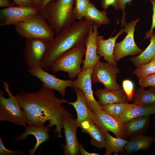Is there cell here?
<instances>
[{
    "label": "cell",
    "instance_id": "obj_1",
    "mask_svg": "<svg viewBox=\"0 0 155 155\" xmlns=\"http://www.w3.org/2000/svg\"><path fill=\"white\" fill-rule=\"evenodd\" d=\"M24 111L28 126H44L48 121L47 127L56 126L54 130L57 136L62 137V119L64 116L75 118L69 111L62 106L67 103L64 98L57 97L53 90L43 84L39 90L35 92L20 91L16 95Z\"/></svg>",
    "mask_w": 155,
    "mask_h": 155
},
{
    "label": "cell",
    "instance_id": "obj_2",
    "mask_svg": "<svg viewBox=\"0 0 155 155\" xmlns=\"http://www.w3.org/2000/svg\"><path fill=\"white\" fill-rule=\"evenodd\" d=\"M94 22L84 19L78 20L56 34L47 42L46 51L40 67L48 72L52 63L60 56L75 47L86 45L89 31Z\"/></svg>",
    "mask_w": 155,
    "mask_h": 155
},
{
    "label": "cell",
    "instance_id": "obj_3",
    "mask_svg": "<svg viewBox=\"0 0 155 155\" xmlns=\"http://www.w3.org/2000/svg\"><path fill=\"white\" fill-rule=\"evenodd\" d=\"M75 0H53L40 13L57 34L75 22L73 5Z\"/></svg>",
    "mask_w": 155,
    "mask_h": 155
},
{
    "label": "cell",
    "instance_id": "obj_4",
    "mask_svg": "<svg viewBox=\"0 0 155 155\" xmlns=\"http://www.w3.org/2000/svg\"><path fill=\"white\" fill-rule=\"evenodd\" d=\"M2 83L8 97H5L3 91L0 90V121H7L27 128L28 126L26 114L19 99L11 92L7 82L3 81Z\"/></svg>",
    "mask_w": 155,
    "mask_h": 155
},
{
    "label": "cell",
    "instance_id": "obj_5",
    "mask_svg": "<svg viewBox=\"0 0 155 155\" xmlns=\"http://www.w3.org/2000/svg\"><path fill=\"white\" fill-rule=\"evenodd\" d=\"M85 45L75 47L65 52L51 65L50 70L53 73L63 71L68 73L71 79L75 80L82 71L81 65L86 52Z\"/></svg>",
    "mask_w": 155,
    "mask_h": 155
},
{
    "label": "cell",
    "instance_id": "obj_6",
    "mask_svg": "<svg viewBox=\"0 0 155 155\" xmlns=\"http://www.w3.org/2000/svg\"><path fill=\"white\" fill-rule=\"evenodd\" d=\"M14 26L16 31L20 36L26 39H37L48 42L55 36L53 29L40 13Z\"/></svg>",
    "mask_w": 155,
    "mask_h": 155
},
{
    "label": "cell",
    "instance_id": "obj_7",
    "mask_svg": "<svg viewBox=\"0 0 155 155\" xmlns=\"http://www.w3.org/2000/svg\"><path fill=\"white\" fill-rule=\"evenodd\" d=\"M120 69L117 65L99 61L92 70L91 75L92 84L97 83L102 84L104 88L116 90L121 88L117 82V75Z\"/></svg>",
    "mask_w": 155,
    "mask_h": 155
},
{
    "label": "cell",
    "instance_id": "obj_8",
    "mask_svg": "<svg viewBox=\"0 0 155 155\" xmlns=\"http://www.w3.org/2000/svg\"><path fill=\"white\" fill-rule=\"evenodd\" d=\"M139 20L138 18L126 23L124 28L127 33L126 36L121 41L115 43L113 55L116 62L125 57L139 55L143 51L137 45L134 40L135 26Z\"/></svg>",
    "mask_w": 155,
    "mask_h": 155
},
{
    "label": "cell",
    "instance_id": "obj_9",
    "mask_svg": "<svg viewBox=\"0 0 155 155\" xmlns=\"http://www.w3.org/2000/svg\"><path fill=\"white\" fill-rule=\"evenodd\" d=\"M40 8L13 6L0 11V26L13 25L25 22L39 13Z\"/></svg>",
    "mask_w": 155,
    "mask_h": 155
},
{
    "label": "cell",
    "instance_id": "obj_10",
    "mask_svg": "<svg viewBox=\"0 0 155 155\" xmlns=\"http://www.w3.org/2000/svg\"><path fill=\"white\" fill-rule=\"evenodd\" d=\"M47 42L37 39H26L23 54L28 69L40 66L46 51Z\"/></svg>",
    "mask_w": 155,
    "mask_h": 155
},
{
    "label": "cell",
    "instance_id": "obj_11",
    "mask_svg": "<svg viewBox=\"0 0 155 155\" xmlns=\"http://www.w3.org/2000/svg\"><path fill=\"white\" fill-rule=\"evenodd\" d=\"M92 118L104 134L111 131L116 137L126 139L123 129L124 123L119 118L113 117L101 109L93 112Z\"/></svg>",
    "mask_w": 155,
    "mask_h": 155
},
{
    "label": "cell",
    "instance_id": "obj_12",
    "mask_svg": "<svg viewBox=\"0 0 155 155\" xmlns=\"http://www.w3.org/2000/svg\"><path fill=\"white\" fill-rule=\"evenodd\" d=\"M92 70L89 68L82 70L73 80V88H77L82 91L88 106L92 112H95L101 108L93 94L91 80Z\"/></svg>",
    "mask_w": 155,
    "mask_h": 155
},
{
    "label": "cell",
    "instance_id": "obj_13",
    "mask_svg": "<svg viewBox=\"0 0 155 155\" xmlns=\"http://www.w3.org/2000/svg\"><path fill=\"white\" fill-rule=\"evenodd\" d=\"M27 70L32 75L42 82L46 87L57 91L63 97H65L66 95L67 87L73 88V80L71 79L63 80L58 78L44 71L40 67L33 69H28Z\"/></svg>",
    "mask_w": 155,
    "mask_h": 155
},
{
    "label": "cell",
    "instance_id": "obj_14",
    "mask_svg": "<svg viewBox=\"0 0 155 155\" xmlns=\"http://www.w3.org/2000/svg\"><path fill=\"white\" fill-rule=\"evenodd\" d=\"M62 125L66 140L65 145H62L63 155H79V143L76 135L78 127L75 119L71 117L64 116L62 119Z\"/></svg>",
    "mask_w": 155,
    "mask_h": 155
},
{
    "label": "cell",
    "instance_id": "obj_15",
    "mask_svg": "<svg viewBox=\"0 0 155 155\" xmlns=\"http://www.w3.org/2000/svg\"><path fill=\"white\" fill-rule=\"evenodd\" d=\"M98 26L94 23L89 31L86 42L85 59L81 67L82 71L87 68L93 69L100 61V56L97 54V38L98 35Z\"/></svg>",
    "mask_w": 155,
    "mask_h": 155
},
{
    "label": "cell",
    "instance_id": "obj_16",
    "mask_svg": "<svg viewBox=\"0 0 155 155\" xmlns=\"http://www.w3.org/2000/svg\"><path fill=\"white\" fill-rule=\"evenodd\" d=\"M50 130V127L47 126L41 127L34 125L28 126L25 129L24 133L16 137L13 140L16 141H21L26 140L28 135H34L36 143L33 148L28 150L29 154L33 155L41 144L50 139L48 132Z\"/></svg>",
    "mask_w": 155,
    "mask_h": 155
},
{
    "label": "cell",
    "instance_id": "obj_17",
    "mask_svg": "<svg viewBox=\"0 0 155 155\" xmlns=\"http://www.w3.org/2000/svg\"><path fill=\"white\" fill-rule=\"evenodd\" d=\"M124 32L125 30L123 28L115 36L107 39H104V36L101 35H98L97 37V54L103 57V59L110 64L117 65V62L114 59V46L118 37Z\"/></svg>",
    "mask_w": 155,
    "mask_h": 155
},
{
    "label": "cell",
    "instance_id": "obj_18",
    "mask_svg": "<svg viewBox=\"0 0 155 155\" xmlns=\"http://www.w3.org/2000/svg\"><path fill=\"white\" fill-rule=\"evenodd\" d=\"M73 89L77 96V99L74 102L67 101V103L73 106L76 110L77 117L75 121L78 127H80L81 124L84 121L92 119L93 112L86 104L82 91L77 88Z\"/></svg>",
    "mask_w": 155,
    "mask_h": 155
},
{
    "label": "cell",
    "instance_id": "obj_19",
    "mask_svg": "<svg viewBox=\"0 0 155 155\" xmlns=\"http://www.w3.org/2000/svg\"><path fill=\"white\" fill-rule=\"evenodd\" d=\"M80 127L83 132L90 135L92 146L100 149L104 147L106 143L104 134L92 119L84 121L81 123Z\"/></svg>",
    "mask_w": 155,
    "mask_h": 155
},
{
    "label": "cell",
    "instance_id": "obj_20",
    "mask_svg": "<svg viewBox=\"0 0 155 155\" xmlns=\"http://www.w3.org/2000/svg\"><path fill=\"white\" fill-rule=\"evenodd\" d=\"M94 94L98 98L97 101L100 106L108 104L126 102L128 101L122 88L116 90L98 88Z\"/></svg>",
    "mask_w": 155,
    "mask_h": 155
},
{
    "label": "cell",
    "instance_id": "obj_21",
    "mask_svg": "<svg viewBox=\"0 0 155 155\" xmlns=\"http://www.w3.org/2000/svg\"><path fill=\"white\" fill-rule=\"evenodd\" d=\"M152 114L155 115V105L128 103L119 118L124 123L136 118Z\"/></svg>",
    "mask_w": 155,
    "mask_h": 155
},
{
    "label": "cell",
    "instance_id": "obj_22",
    "mask_svg": "<svg viewBox=\"0 0 155 155\" xmlns=\"http://www.w3.org/2000/svg\"><path fill=\"white\" fill-rule=\"evenodd\" d=\"M129 137L125 148V155L130 154L141 150H147L155 141V137L145 135L142 133Z\"/></svg>",
    "mask_w": 155,
    "mask_h": 155
},
{
    "label": "cell",
    "instance_id": "obj_23",
    "mask_svg": "<svg viewBox=\"0 0 155 155\" xmlns=\"http://www.w3.org/2000/svg\"><path fill=\"white\" fill-rule=\"evenodd\" d=\"M150 116L145 115L136 118L124 123L123 129L126 138L145 132L149 128Z\"/></svg>",
    "mask_w": 155,
    "mask_h": 155
},
{
    "label": "cell",
    "instance_id": "obj_24",
    "mask_svg": "<svg viewBox=\"0 0 155 155\" xmlns=\"http://www.w3.org/2000/svg\"><path fill=\"white\" fill-rule=\"evenodd\" d=\"M106 140L104 147L106 149L105 155H110L114 152V155L118 153L123 154L125 148L128 140L120 137H114L107 132L104 133Z\"/></svg>",
    "mask_w": 155,
    "mask_h": 155
},
{
    "label": "cell",
    "instance_id": "obj_25",
    "mask_svg": "<svg viewBox=\"0 0 155 155\" xmlns=\"http://www.w3.org/2000/svg\"><path fill=\"white\" fill-rule=\"evenodd\" d=\"M155 57V33L152 35L150 43L146 49L140 54L135 57H131L130 60L134 65L137 67L147 63Z\"/></svg>",
    "mask_w": 155,
    "mask_h": 155
},
{
    "label": "cell",
    "instance_id": "obj_26",
    "mask_svg": "<svg viewBox=\"0 0 155 155\" xmlns=\"http://www.w3.org/2000/svg\"><path fill=\"white\" fill-rule=\"evenodd\" d=\"M84 19L94 22L98 27L102 25L107 24L110 22V20L107 17L106 11H100L99 10L94 4L91 2L90 3Z\"/></svg>",
    "mask_w": 155,
    "mask_h": 155
},
{
    "label": "cell",
    "instance_id": "obj_27",
    "mask_svg": "<svg viewBox=\"0 0 155 155\" xmlns=\"http://www.w3.org/2000/svg\"><path fill=\"white\" fill-rule=\"evenodd\" d=\"M133 103L146 106L155 105V87L145 90L141 87L137 88L133 99Z\"/></svg>",
    "mask_w": 155,
    "mask_h": 155
},
{
    "label": "cell",
    "instance_id": "obj_28",
    "mask_svg": "<svg viewBox=\"0 0 155 155\" xmlns=\"http://www.w3.org/2000/svg\"><path fill=\"white\" fill-rule=\"evenodd\" d=\"M127 102L107 104L101 106V109L110 115L119 118L127 105Z\"/></svg>",
    "mask_w": 155,
    "mask_h": 155
},
{
    "label": "cell",
    "instance_id": "obj_29",
    "mask_svg": "<svg viewBox=\"0 0 155 155\" xmlns=\"http://www.w3.org/2000/svg\"><path fill=\"white\" fill-rule=\"evenodd\" d=\"M155 73V57L148 63L137 67L133 72L138 79Z\"/></svg>",
    "mask_w": 155,
    "mask_h": 155
},
{
    "label": "cell",
    "instance_id": "obj_30",
    "mask_svg": "<svg viewBox=\"0 0 155 155\" xmlns=\"http://www.w3.org/2000/svg\"><path fill=\"white\" fill-rule=\"evenodd\" d=\"M90 0H75L73 12L76 20L82 19L85 15L90 2Z\"/></svg>",
    "mask_w": 155,
    "mask_h": 155
},
{
    "label": "cell",
    "instance_id": "obj_31",
    "mask_svg": "<svg viewBox=\"0 0 155 155\" xmlns=\"http://www.w3.org/2000/svg\"><path fill=\"white\" fill-rule=\"evenodd\" d=\"M122 87L127 100L131 101L133 99L135 92L133 82L129 80H123L122 82Z\"/></svg>",
    "mask_w": 155,
    "mask_h": 155
},
{
    "label": "cell",
    "instance_id": "obj_32",
    "mask_svg": "<svg viewBox=\"0 0 155 155\" xmlns=\"http://www.w3.org/2000/svg\"><path fill=\"white\" fill-rule=\"evenodd\" d=\"M138 83L144 88L155 87V73L138 79Z\"/></svg>",
    "mask_w": 155,
    "mask_h": 155
},
{
    "label": "cell",
    "instance_id": "obj_33",
    "mask_svg": "<svg viewBox=\"0 0 155 155\" xmlns=\"http://www.w3.org/2000/svg\"><path fill=\"white\" fill-rule=\"evenodd\" d=\"M24 154L22 152L18 150H11L6 149L2 142L0 136V155H23Z\"/></svg>",
    "mask_w": 155,
    "mask_h": 155
},
{
    "label": "cell",
    "instance_id": "obj_34",
    "mask_svg": "<svg viewBox=\"0 0 155 155\" xmlns=\"http://www.w3.org/2000/svg\"><path fill=\"white\" fill-rule=\"evenodd\" d=\"M152 5L153 15L152 23L150 30L148 31L144 37L145 40L150 38L152 34L154 33L153 30L155 28V0H150Z\"/></svg>",
    "mask_w": 155,
    "mask_h": 155
},
{
    "label": "cell",
    "instance_id": "obj_35",
    "mask_svg": "<svg viewBox=\"0 0 155 155\" xmlns=\"http://www.w3.org/2000/svg\"><path fill=\"white\" fill-rule=\"evenodd\" d=\"M132 1V0H117L119 9H121L123 11V14L121 22L122 26H125L126 24L125 19V14L124 11L126 5L127 3H130Z\"/></svg>",
    "mask_w": 155,
    "mask_h": 155
},
{
    "label": "cell",
    "instance_id": "obj_36",
    "mask_svg": "<svg viewBox=\"0 0 155 155\" xmlns=\"http://www.w3.org/2000/svg\"><path fill=\"white\" fill-rule=\"evenodd\" d=\"M13 1L17 6L37 7L34 0H13Z\"/></svg>",
    "mask_w": 155,
    "mask_h": 155
},
{
    "label": "cell",
    "instance_id": "obj_37",
    "mask_svg": "<svg viewBox=\"0 0 155 155\" xmlns=\"http://www.w3.org/2000/svg\"><path fill=\"white\" fill-rule=\"evenodd\" d=\"M101 3L102 7L105 10L111 5L113 6L116 9H119L117 4V0H102Z\"/></svg>",
    "mask_w": 155,
    "mask_h": 155
},
{
    "label": "cell",
    "instance_id": "obj_38",
    "mask_svg": "<svg viewBox=\"0 0 155 155\" xmlns=\"http://www.w3.org/2000/svg\"><path fill=\"white\" fill-rule=\"evenodd\" d=\"M79 150L80 154L82 155H99V154L96 153H89L86 151L81 143H79Z\"/></svg>",
    "mask_w": 155,
    "mask_h": 155
},
{
    "label": "cell",
    "instance_id": "obj_39",
    "mask_svg": "<svg viewBox=\"0 0 155 155\" xmlns=\"http://www.w3.org/2000/svg\"><path fill=\"white\" fill-rule=\"evenodd\" d=\"M14 3H9L8 0H0V7L7 8L14 6Z\"/></svg>",
    "mask_w": 155,
    "mask_h": 155
},
{
    "label": "cell",
    "instance_id": "obj_40",
    "mask_svg": "<svg viewBox=\"0 0 155 155\" xmlns=\"http://www.w3.org/2000/svg\"><path fill=\"white\" fill-rule=\"evenodd\" d=\"M53 0H40L41 3L40 7V12L42 10L49 2Z\"/></svg>",
    "mask_w": 155,
    "mask_h": 155
},
{
    "label": "cell",
    "instance_id": "obj_41",
    "mask_svg": "<svg viewBox=\"0 0 155 155\" xmlns=\"http://www.w3.org/2000/svg\"><path fill=\"white\" fill-rule=\"evenodd\" d=\"M37 7L40 8V0H34Z\"/></svg>",
    "mask_w": 155,
    "mask_h": 155
}]
</instances>
